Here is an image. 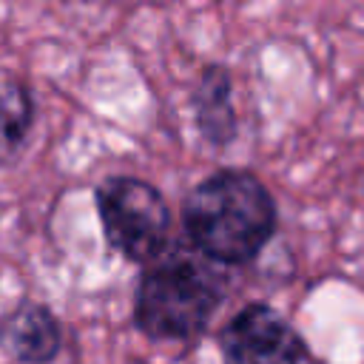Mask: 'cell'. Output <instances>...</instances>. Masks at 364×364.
<instances>
[{"label":"cell","mask_w":364,"mask_h":364,"mask_svg":"<svg viewBox=\"0 0 364 364\" xmlns=\"http://www.w3.org/2000/svg\"><path fill=\"white\" fill-rule=\"evenodd\" d=\"M179 216L188 245L222 267L250 264L279 230V205L247 168H216L199 179Z\"/></svg>","instance_id":"obj_1"},{"label":"cell","mask_w":364,"mask_h":364,"mask_svg":"<svg viewBox=\"0 0 364 364\" xmlns=\"http://www.w3.org/2000/svg\"><path fill=\"white\" fill-rule=\"evenodd\" d=\"M219 267L193 247L176 245L145 264L134 290L136 330L151 341L199 338L228 299V276Z\"/></svg>","instance_id":"obj_2"},{"label":"cell","mask_w":364,"mask_h":364,"mask_svg":"<svg viewBox=\"0 0 364 364\" xmlns=\"http://www.w3.org/2000/svg\"><path fill=\"white\" fill-rule=\"evenodd\" d=\"M94 202L108 247L125 262L145 267L173 247V216L154 182L134 173H111L94 188Z\"/></svg>","instance_id":"obj_3"},{"label":"cell","mask_w":364,"mask_h":364,"mask_svg":"<svg viewBox=\"0 0 364 364\" xmlns=\"http://www.w3.org/2000/svg\"><path fill=\"white\" fill-rule=\"evenodd\" d=\"M222 364H304L310 347L301 333L267 301L236 310L216 336Z\"/></svg>","instance_id":"obj_4"},{"label":"cell","mask_w":364,"mask_h":364,"mask_svg":"<svg viewBox=\"0 0 364 364\" xmlns=\"http://www.w3.org/2000/svg\"><path fill=\"white\" fill-rule=\"evenodd\" d=\"M63 344V321L46 301L23 299L0 316V353L14 364H51Z\"/></svg>","instance_id":"obj_5"},{"label":"cell","mask_w":364,"mask_h":364,"mask_svg":"<svg viewBox=\"0 0 364 364\" xmlns=\"http://www.w3.org/2000/svg\"><path fill=\"white\" fill-rule=\"evenodd\" d=\"M191 114L196 134L213 151H225L239 136V114L233 105V77L225 63H208L191 91Z\"/></svg>","instance_id":"obj_6"},{"label":"cell","mask_w":364,"mask_h":364,"mask_svg":"<svg viewBox=\"0 0 364 364\" xmlns=\"http://www.w3.org/2000/svg\"><path fill=\"white\" fill-rule=\"evenodd\" d=\"M37 105L26 80L14 74H0V165L20 154L31 128Z\"/></svg>","instance_id":"obj_7"},{"label":"cell","mask_w":364,"mask_h":364,"mask_svg":"<svg viewBox=\"0 0 364 364\" xmlns=\"http://www.w3.org/2000/svg\"><path fill=\"white\" fill-rule=\"evenodd\" d=\"M77 3H88V6H108L114 0H77Z\"/></svg>","instance_id":"obj_8"}]
</instances>
